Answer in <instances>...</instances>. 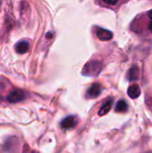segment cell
Returning a JSON list of instances; mask_svg holds the SVG:
<instances>
[{"mask_svg": "<svg viewBox=\"0 0 152 153\" xmlns=\"http://www.w3.org/2000/svg\"><path fill=\"white\" fill-rule=\"evenodd\" d=\"M112 105H113V99H109L108 100H107L104 103V105L99 108V116L102 117V116L107 115L110 111V109L112 108Z\"/></svg>", "mask_w": 152, "mask_h": 153, "instance_id": "obj_8", "label": "cell"}, {"mask_svg": "<svg viewBox=\"0 0 152 153\" xmlns=\"http://www.w3.org/2000/svg\"><path fill=\"white\" fill-rule=\"evenodd\" d=\"M97 37L102 41H108L113 38V33L108 30L99 28L97 30Z\"/></svg>", "mask_w": 152, "mask_h": 153, "instance_id": "obj_5", "label": "cell"}, {"mask_svg": "<svg viewBox=\"0 0 152 153\" xmlns=\"http://www.w3.org/2000/svg\"><path fill=\"white\" fill-rule=\"evenodd\" d=\"M77 122H78V119L76 117L70 116V117H67L63 119V121L61 122V127L65 128V129L73 128L77 125Z\"/></svg>", "mask_w": 152, "mask_h": 153, "instance_id": "obj_4", "label": "cell"}, {"mask_svg": "<svg viewBox=\"0 0 152 153\" xmlns=\"http://www.w3.org/2000/svg\"><path fill=\"white\" fill-rule=\"evenodd\" d=\"M141 88L137 84L131 85L127 90V94L131 99H137L141 95Z\"/></svg>", "mask_w": 152, "mask_h": 153, "instance_id": "obj_7", "label": "cell"}, {"mask_svg": "<svg viewBox=\"0 0 152 153\" xmlns=\"http://www.w3.org/2000/svg\"><path fill=\"white\" fill-rule=\"evenodd\" d=\"M29 43L25 40L19 41L15 45V50L18 54H24L29 50Z\"/></svg>", "mask_w": 152, "mask_h": 153, "instance_id": "obj_9", "label": "cell"}, {"mask_svg": "<svg viewBox=\"0 0 152 153\" xmlns=\"http://www.w3.org/2000/svg\"><path fill=\"white\" fill-rule=\"evenodd\" d=\"M25 98H26V94L23 91L15 89L8 94L7 100L10 103H17L20 101H22L23 100H25Z\"/></svg>", "mask_w": 152, "mask_h": 153, "instance_id": "obj_2", "label": "cell"}, {"mask_svg": "<svg viewBox=\"0 0 152 153\" xmlns=\"http://www.w3.org/2000/svg\"><path fill=\"white\" fill-rule=\"evenodd\" d=\"M126 77H127V80L130 82L137 81L140 77V70H139L138 66H136V65L132 66V68L128 71Z\"/></svg>", "mask_w": 152, "mask_h": 153, "instance_id": "obj_6", "label": "cell"}, {"mask_svg": "<svg viewBox=\"0 0 152 153\" xmlns=\"http://www.w3.org/2000/svg\"><path fill=\"white\" fill-rule=\"evenodd\" d=\"M149 16H150L151 20H152V10H151V11L149 12Z\"/></svg>", "mask_w": 152, "mask_h": 153, "instance_id": "obj_13", "label": "cell"}, {"mask_svg": "<svg viewBox=\"0 0 152 153\" xmlns=\"http://www.w3.org/2000/svg\"><path fill=\"white\" fill-rule=\"evenodd\" d=\"M127 109H128V105H127L125 100H121L116 103V112H117V113H125V112L127 111Z\"/></svg>", "mask_w": 152, "mask_h": 153, "instance_id": "obj_10", "label": "cell"}, {"mask_svg": "<svg viewBox=\"0 0 152 153\" xmlns=\"http://www.w3.org/2000/svg\"><path fill=\"white\" fill-rule=\"evenodd\" d=\"M106 4H111V5H115L116 4V3L118 2V0H103Z\"/></svg>", "mask_w": 152, "mask_h": 153, "instance_id": "obj_11", "label": "cell"}, {"mask_svg": "<svg viewBox=\"0 0 152 153\" xmlns=\"http://www.w3.org/2000/svg\"><path fill=\"white\" fill-rule=\"evenodd\" d=\"M101 70H102L101 62L97 60H91L84 65L82 73L83 75L86 76H97L99 74Z\"/></svg>", "mask_w": 152, "mask_h": 153, "instance_id": "obj_1", "label": "cell"}, {"mask_svg": "<svg viewBox=\"0 0 152 153\" xmlns=\"http://www.w3.org/2000/svg\"><path fill=\"white\" fill-rule=\"evenodd\" d=\"M101 91H102L101 85L99 83H94L88 90V91L86 93V98H88V99H95V98H97V97H99L100 95Z\"/></svg>", "mask_w": 152, "mask_h": 153, "instance_id": "obj_3", "label": "cell"}, {"mask_svg": "<svg viewBox=\"0 0 152 153\" xmlns=\"http://www.w3.org/2000/svg\"><path fill=\"white\" fill-rule=\"evenodd\" d=\"M149 30L152 32V20H151V22H150V24H149Z\"/></svg>", "mask_w": 152, "mask_h": 153, "instance_id": "obj_12", "label": "cell"}]
</instances>
